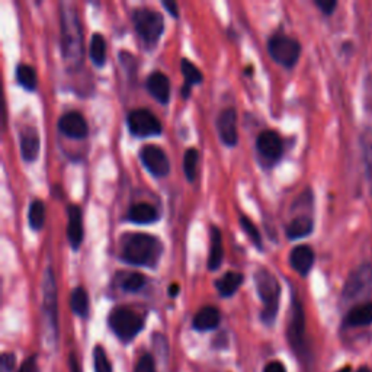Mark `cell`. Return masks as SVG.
Here are the masks:
<instances>
[{"label":"cell","instance_id":"d590c367","mask_svg":"<svg viewBox=\"0 0 372 372\" xmlns=\"http://www.w3.org/2000/svg\"><path fill=\"white\" fill-rule=\"evenodd\" d=\"M314 4L324 15H331L333 11L338 6V4L334 2V0H316Z\"/></svg>","mask_w":372,"mask_h":372},{"label":"cell","instance_id":"2e32d148","mask_svg":"<svg viewBox=\"0 0 372 372\" xmlns=\"http://www.w3.org/2000/svg\"><path fill=\"white\" fill-rule=\"evenodd\" d=\"M21 156L26 163H32L40 156L41 140L40 134L33 127H25L19 131Z\"/></svg>","mask_w":372,"mask_h":372},{"label":"cell","instance_id":"603a6c76","mask_svg":"<svg viewBox=\"0 0 372 372\" xmlns=\"http://www.w3.org/2000/svg\"><path fill=\"white\" fill-rule=\"evenodd\" d=\"M313 229H314L313 219L307 215H300L289 222V224L286 226L285 233L289 240H300L303 237L310 236Z\"/></svg>","mask_w":372,"mask_h":372},{"label":"cell","instance_id":"60d3db41","mask_svg":"<svg viewBox=\"0 0 372 372\" xmlns=\"http://www.w3.org/2000/svg\"><path fill=\"white\" fill-rule=\"evenodd\" d=\"M70 372H82L81 368H79V363H78V359L74 355L70 356Z\"/></svg>","mask_w":372,"mask_h":372},{"label":"cell","instance_id":"f546056e","mask_svg":"<svg viewBox=\"0 0 372 372\" xmlns=\"http://www.w3.org/2000/svg\"><path fill=\"white\" fill-rule=\"evenodd\" d=\"M180 68H182V74L185 78V85L188 86H195V85H201L204 81V76L201 70L188 58H182L180 61Z\"/></svg>","mask_w":372,"mask_h":372},{"label":"cell","instance_id":"ab89813d","mask_svg":"<svg viewBox=\"0 0 372 372\" xmlns=\"http://www.w3.org/2000/svg\"><path fill=\"white\" fill-rule=\"evenodd\" d=\"M264 372H286L285 366L278 362V361H274V362H269L267 366H265V371Z\"/></svg>","mask_w":372,"mask_h":372},{"label":"cell","instance_id":"836d02e7","mask_svg":"<svg viewBox=\"0 0 372 372\" xmlns=\"http://www.w3.org/2000/svg\"><path fill=\"white\" fill-rule=\"evenodd\" d=\"M93 363L95 372H113V365H110L106 352L102 346H96L93 349Z\"/></svg>","mask_w":372,"mask_h":372},{"label":"cell","instance_id":"74e56055","mask_svg":"<svg viewBox=\"0 0 372 372\" xmlns=\"http://www.w3.org/2000/svg\"><path fill=\"white\" fill-rule=\"evenodd\" d=\"M18 372H38V363H36V356H29L19 368Z\"/></svg>","mask_w":372,"mask_h":372},{"label":"cell","instance_id":"8fae6325","mask_svg":"<svg viewBox=\"0 0 372 372\" xmlns=\"http://www.w3.org/2000/svg\"><path fill=\"white\" fill-rule=\"evenodd\" d=\"M304 339H306V316L301 303L296 296L292 299V307H291V319L288 326V341L289 345L294 348V351L301 352L304 348Z\"/></svg>","mask_w":372,"mask_h":372},{"label":"cell","instance_id":"cb8c5ba5","mask_svg":"<svg viewBox=\"0 0 372 372\" xmlns=\"http://www.w3.org/2000/svg\"><path fill=\"white\" fill-rule=\"evenodd\" d=\"M345 323L352 327L372 324V303L361 304V306H356L355 309H352L348 313Z\"/></svg>","mask_w":372,"mask_h":372},{"label":"cell","instance_id":"1f68e13d","mask_svg":"<svg viewBox=\"0 0 372 372\" xmlns=\"http://www.w3.org/2000/svg\"><path fill=\"white\" fill-rule=\"evenodd\" d=\"M240 226L243 229V232L246 233V236L249 237V240L252 242V244L257 249V250H264V242H262V236H260L257 227L253 224L252 219L246 215H240Z\"/></svg>","mask_w":372,"mask_h":372},{"label":"cell","instance_id":"d6986e66","mask_svg":"<svg viewBox=\"0 0 372 372\" xmlns=\"http://www.w3.org/2000/svg\"><path fill=\"white\" fill-rule=\"evenodd\" d=\"M210 254H208V269L210 271H217L222 260H224V244H222V234L221 230L217 226L210 227Z\"/></svg>","mask_w":372,"mask_h":372},{"label":"cell","instance_id":"ac0fdd59","mask_svg":"<svg viewBox=\"0 0 372 372\" xmlns=\"http://www.w3.org/2000/svg\"><path fill=\"white\" fill-rule=\"evenodd\" d=\"M147 91L159 103L167 105L170 99V82L162 71H153L145 82Z\"/></svg>","mask_w":372,"mask_h":372},{"label":"cell","instance_id":"e575fe53","mask_svg":"<svg viewBox=\"0 0 372 372\" xmlns=\"http://www.w3.org/2000/svg\"><path fill=\"white\" fill-rule=\"evenodd\" d=\"M135 372H156V365H155V359L150 353H144L137 366H135Z\"/></svg>","mask_w":372,"mask_h":372},{"label":"cell","instance_id":"b9f144b4","mask_svg":"<svg viewBox=\"0 0 372 372\" xmlns=\"http://www.w3.org/2000/svg\"><path fill=\"white\" fill-rule=\"evenodd\" d=\"M190 95H191V86L183 85V88H182V96H183V99H188Z\"/></svg>","mask_w":372,"mask_h":372},{"label":"cell","instance_id":"44dd1931","mask_svg":"<svg viewBox=\"0 0 372 372\" xmlns=\"http://www.w3.org/2000/svg\"><path fill=\"white\" fill-rule=\"evenodd\" d=\"M244 281V275L240 272H226L219 279L215 281V288L218 291V294L224 299H229V296L234 295L237 292V289L240 288V285Z\"/></svg>","mask_w":372,"mask_h":372},{"label":"cell","instance_id":"4dcf8cb0","mask_svg":"<svg viewBox=\"0 0 372 372\" xmlns=\"http://www.w3.org/2000/svg\"><path fill=\"white\" fill-rule=\"evenodd\" d=\"M198 160H200V152L197 150V148L191 147L185 152V155H183V173H185V177L188 179L190 182H195V179H197Z\"/></svg>","mask_w":372,"mask_h":372},{"label":"cell","instance_id":"8d00e7d4","mask_svg":"<svg viewBox=\"0 0 372 372\" xmlns=\"http://www.w3.org/2000/svg\"><path fill=\"white\" fill-rule=\"evenodd\" d=\"M15 362H16V358L14 353H9V352L4 353L2 355V372H12Z\"/></svg>","mask_w":372,"mask_h":372},{"label":"cell","instance_id":"277c9868","mask_svg":"<svg viewBox=\"0 0 372 372\" xmlns=\"http://www.w3.org/2000/svg\"><path fill=\"white\" fill-rule=\"evenodd\" d=\"M133 22L137 35L148 47L156 46L165 32L163 15L150 8L135 9L133 12Z\"/></svg>","mask_w":372,"mask_h":372},{"label":"cell","instance_id":"d6a6232c","mask_svg":"<svg viewBox=\"0 0 372 372\" xmlns=\"http://www.w3.org/2000/svg\"><path fill=\"white\" fill-rule=\"evenodd\" d=\"M145 284H147V278L143 274L131 272L123 279L121 288L127 292H138L145 286Z\"/></svg>","mask_w":372,"mask_h":372},{"label":"cell","instance_id":"30bf717a","mask_svg":"<svg viewBox=\"0 0 372 372\" xmlns=\"http://www.w3.org/2000/svg\"><path fill=\"white\" fill-rule=\"evenodd\" d=\"M140 160L143 166L156 177L167 176L170 172V162L163 148L155 144L144 145L140 150Z\"/></svg>","mask_w":372,"mask_h":372},{"label":"cell","instance_id":"d4e9b609","mask_svg":"<svg viewBox=\"0 0 372 372\" xmlns=\"http://www.w3.org/2000/svg\"><path fill=\"white\" fill-rule=\"evenodd\" d=\"M70 307L79 317H88L89 314V295L83 286H76L70 294Z\"/></svg>","mask_w":372,"mask_h":372},{"label":"cell","instance_id":"e0dca14e","mask_svg":"<svg viewBox=\"0 0 372 372\" xmlns=\"http://www.w3.org/2000/svg\"><path fill=\"white\" fill-rule=\"evenodd\" d=\"M314 252L310 246L301 244V246H295L291 253H289V264L292 267V269L300 274L301 277H307L314 265Z\"/></svg>","mask_w":372,"mask_h":372},{"label":"cell","instance_id":"484cf974","mask_svg":"<svg viewBox=\"0 0 372 372\" xmlns=\"http://www.w3.org/2000/svg\"><path fill=\"white\" fill-rule=\"evenodd\" d=\"M28 222L33 232L43 230L46 224V205L41 200H33L29 205L28 211Z\"/></svg>","mask_w":372,"mask_h":372},{"label":"cell","instance_id":"7402d4cb","mask_svg":"<svg viewBox=\"0 0 372 372\" xmlns=\"http://www.w3.org/2000/svg\"><path fill=\"white\" fill-rule=\"evenodd\" d=\"M221 320V314L215 307H204L201 309L192 321V326L195 330L198 331H208V330H214L218 327Z\"/></svg>","mask_w":372,"mask_h":372},{"label":"cell","instance_id":"6da1fadb","mask_svg":"<svg viewBox=\"0 0 372 372\" xmlns=\"http://www.w3.org/2000/svg\"><path fill=\"white\" fill-rule=\"evenodd\" d=\"M60 47L68 70H78L83 61V31L79 15L71 4H60Z\"/></svg>","mask_w":372,"mask_h":372},{"label":"cell","instance_id":"f1b7e54d","mask_svg":"<svg viewBox=\"0 0 372 372\" xmlns=\"http://www.w3.org/2000/svg\"><path fill=\"white\" fill-rule=\"evenodd\" d=\"M361 144H362V156H363V163L366 170V179L372 194V130H365Z\"/></svg>","mask_w":372,"mask_h":372},{"label":"cell","instance_id":"3957f363","mask_svg":"<svg viewBox=\"0 0 372 372\" xmlns=\"http://www.w3.org/2000/svg\"><path fill=\"white\" fill-rule=\"evenodd\" d=\"M254 285L259 299L264 303L262 320L267 324H272L277 319L279 309L281 286L277 277L267 268H259L254 272Z\"/></svg>","mask_w":372,"mask_h":372},{"label":"cell","instance_id":"f6af8a7d","mask_svg":"<svg viewBox=\"0 0 372 372\" xmlns=\"http://www.w3.org/2000/svg\"><path fill=\"white\" fill-rule=\"evenodd\" d=\"M338 372H351V368L349 366H346V368H342L341 371H338Z\"/></svg>","mask_w":372,"mask_h":372},{"label":"cell","instance_id":"9a60e30c","mask_svg":"<svg viewBox=\"0 0 372 372\" xmlns=\"http://www.w3.org/2000/svg\"><path fill=\"white\" fill-rule=\"evenodd\" d=\"M67 240L70 247L78 252L83 243L85 239V230H83V215L79 205H68L67 207Z\"/></svg>","mask_w":372,"mask_h":372},{"label":"cell","instance_id":"f35d334b","mask_svg":"<svg viewBox=\"0 0 372 372\" xmlns=\"http://www.w3.org/2000/svg\"><path fill=\"white\" fill-rule=\"evenodd\" d=\"M162 6L166 9V12H169L173 18H179V6L175 2V0H163Z\"/></svg>","mask_w":372,"mask_h":372},{"label":"cell","instance_id":"ffe728a7","mask_svg":"<svg viewBox=\"0 0 372 372\" xmlns=\"http://www.w3.org/2000/svg\"><path fill=\"white\" fill-rule=\"evenodd\" d=\"M160 214L157 210L147 202H138L134 204L127 214V219L134 224H152V222L159 221Z\"/></svg>","mask_w":372,"mask_h":372},{"label":"cell","instance_id":"5bb4252c","mask_svg":"<svg viewBox=\"0 0 372 372\" xmlns=\"http://www.w3.org/2000/svg\"><path fill=\"white\" fill-rule=\"evenodd\" d=\"M256 148L259 155L269 162H277L284 153V143L279 134L274 130L262 131L257 135Z\"/></svg>","mask_w":372,"mask_h":372},{"label":"cell","instance_id":"ba28073f","mask_svg":"<svg viewBox=\"0 0 372 372\" xmlns=\"http://www.w3.org/2000/svg\"><path fill=\"white\" fill-rule=\"evenodd\" d=\"M128 130L134 137L147 138V137H155L160 135L163 131L162 123L159 118L150 113L148 109H134L127 117Z\"/></svg>","mask_w":372,"mask_h":372},{"label":"cell","instance_id":"8992f818","mask_svg":"<svg viewBox=\"0 0 372 372\" xmlns=\"http://www.w3.org/2000/svg\"><path fill=\"white\" fill-rule=\"evenodd\" d=\"M268 53L278 64L292 68L301 54L300 43L284 33H275L268 41Z\"/></svg>","mask_w":372,"mask_h":372},{"label":"cell","instance_id":"52a82bcc","mask_svg":"<svg viewBox=\"0 0 372 372\" xmlns=\"http://www.w3.org/2000/svg\"><path fill=\"white\" fill-rule=\"evenodd\" d=\"M58 300H57V284L54 271L51 268L46 269L43 279V310L47 320V326L53 334V339H57L58 334Z\"/></svg>","mask_w":372,"mask_h":372},{"label":"cell","instance_id":"7c38bea8","mask_svg":"<svg viewBox=\"0 0 372 372\" xmlns=\"http://www.w3.org/2000/svg\"><path fill=\"white\" fill-rule=\"evenodd\" d=\"M217 131L222 144L227 147L237 145L239 133H237V113L234 108L222 109L217 118Z\"/></svg>","mask_w":372,"mask_h":372},{"label":"cell","instance_id":"4fadbf2b","mask_svg":"<svg viewBox=\"0 0 372 372\" xmlns=\"http://www.w3.org/2000/svg\"><path fill=\"white\" fill-rule=\"evenodd\" d=\"M57 128L63 135L74 140H85L89 135L88 123L78 110H70V113L64 114L58 120Z\"/></svg>","mask_w":372,"mask_h":372},{"label":"cell","instance_id":"7a4b0ae2","mask_svg":"<svg viewBox=\"0 0 372 372\" xmlns=\"http://www.w3.org/2000/svg\"><path fill=\"white\" fill-rule=\"evenodd\" d=\"M120 244L121 260L134 267L156 268L165 250L160 239L147 233H127Z\"/></svg>","mask_w":372,"mask_h":372},{"label":"cell","instance_id":"4316f807","mask_svg":"<svg viewBox=\"0 0 372 372\" xmlns=\"http://www.w3.org/2000/svg\"><path fill=\"white\" fill-rule=\"evenodd\" d=\"M89 57L96 67H103L106 63V41L99 32L92 35L89 46Z\"/></svg>","mask_w":372,"mask_h":372},{"label":"cell","instance_id":"5b68a950","mask_svg":"<svg viewBox=\"0 0 372 372\" xmlns=\"http://www.w3.org/2000/svg\"><path fill=\"white\" fill-rule=\"evenodd\" d=\"M108 323L123 342L133 341L144 327L143 317L127 307H117L110 311Z\"/></svg>","mask_w":372,"mask_h":372},{"label":"cell","instance_id":"83f0119b","mask_svg":"<svg viewBox=\"0 0 372 372\" xmlns=\"http://www.w3.org/2000/svg\"><path fill=\"white\" fill-rule=\"evenodd\" d=\"M16 81L28 92H35L36 86H38V78H36V71L29 64H19L16 67Z\"/></svg>","mask_w":372,"mask_h":372},{"label":"cell","instance_id":"7bdbcfd3","mask_svg":"<svg viewBox=\"0 0 372 372\" xmlns=\"http://www.w3.org/2000/svg\"><path fill=\"white\" fill-rule=\"evenodd\" d=\"M179 294V285L177 284H172L169 288V295L170 296H176Z\"/></svg>","mask_w":372,"mask_h":372},{"label":"cell","instance_id":"ee69618b","mask_svg":"<svg viewBox=\"0 0 372 372\" xmlns=\"http://www.w3.org/2000/svg\"><path fill=\"white\" fill-rule=\"evenodd\" d=\"M356 372H371V371H369L368 368H365V366H363V368H359Z\"/></svg>","mask_w":372,"mask_h":372},{"label":"cell","instance_id":"9c48e42d","mask_svg":"<svg viewBox=\"0 0 372 372\" xmlns=\"http://www.w3.org/2000/svg\"><path fill=\"white\" fill-rule=\"evenodd\" d=\"M371 289H372V267L362 265L349 275L343 288V295L346 300H358L369 295Z\"/></svg>","mask_w":372,"mask_h":372}]
</instances>
